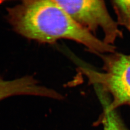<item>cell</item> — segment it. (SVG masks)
Masks as SVG:
<instances>
[{"mask_svg":"<svg viewBox=\"0 0 130 130\" xmlns=\"http://www.w3.org/2000/svg\"><path fill=\"white\" fill-rule=\"evenodd\" d=\"M7 11V20L14 30L29 39L49 44L70 40L96 55L116 52L114 45L106 43L76 23L56 0L23 1Z\"/></svg>","mask_w":130,"mask_h":130,"instance_id":"obj_1","label":"cell"},{"mask_svg":"<svg viewBox=\"0 0 130 130\" xmlns=\"http://www.w3.org/2000/svg\"><path fill=\"white\" fill-rule=\"evenodd\" d=\"M97 56L102 61L101 71L80 66L79 72L89 84L111 97L109 104L112 109L122 106L130 107V55L116 51Z\"/></svg>","mask_w":130,"mask_h":130,"instance_id":"obj_2","label":"cell"},{"mask_svg":"<svg viewBox=\"0 0 130 130\" xmlns=\"http://www.w3.org/2000/svg\"><path fill=\"white\" fill-rule=\"evenodd\" d=\"M56 1L76 23L93 35L96 37L101 29L102 40L107 44L114 45L117 39L123 38V33L109 14L105 1Z\"/></svg>","mask_w":130,"mask_h":130,"instance_id":"obj_3","label":"cell"},{"mask_svg":"<svg viewBox=\"0 0 130 130\" xmlns=\"http://www.w3.org/2000/svg\"><path fill=\"white\" fill-rule=\"evenodd\" d=\"M30 95L60 100L61 94L55 90L40 85L32 77L25 76L13 80L0 78V101L15 95Z\"/></svg>","mask_w":130,"mask_h":130,"instance_id":"obj_4","label":"cell"},{"mask_svg":"<svg viewBox=\"0 0 130 130\" xmlns=\"http://www.w3.org/2000/svg\"><path fill=\"white\" fill-rule=\"evenodd\" d=\"M98 94L102 104L103 111L96 122V125H102L104 130H129L123 123L117 109H112L109 106V98L103 93Z\"/></svg>","mask_w":130,"mask_h":130,"instance_id":"obj_5","label":"cell"},{"mask_svg":"<svg viewBox=\"0 0 130 130\" xmlns=\"http://www.w3.org/2000/svg\"><path fill=\"white\" fill-rule=\"evenodd\" d=\"M111 5L117 16V22L130 31V1H112Z\"/></svg>","mask_w":130,"mask_h":130,"instance_id":"obj_6","label":"cell"}]
</instances>
